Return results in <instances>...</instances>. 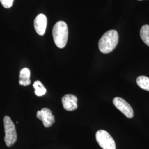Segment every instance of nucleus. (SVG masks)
Instances as JSON below:
<instances>
[{
    "instance_id": "nucleus-1",
    "label": "nucleus",
    "mask_w": 149,
    "mask_h": 149,
    "mask_svg": "<svg viewBox=\"0 0 149 149\" xmlns=\"http://www.w3.org/2000/svg\"><path fill=\"white\" fill-rule=\"evenodd\" d=\"M119 42V35L116 30H110L105 33L98 43V47L102 53L112 52L116 48Z\"/></svg>"
},
{
    "instance_id": "nucleus-2",
    "label": "nucleus",
    "mask_w": 149,
    "mask_h": 149,
    "mask_svg": "<svg viewBox=\"0 0 149 149\" xmlns=\"http://www.w3.org/2000/svg\"><path fill=\"white\" fill-rule=\"evenodd\" d=\"M69 31L67 24L64 21L58 22L53 29V37L55 45L60 49L64 48L68 42Z\"/></svg>"
},
{
    "instance_id": "nucleus-3",
    "label": "nucleus",
    "mask_w": 149,
    "mask_h": 149,
    "mask_svg": "<svg viewBox=\"0 0 149 149\" xmlns=\"http://www.w3.org/2000/svg\"><path fill=\"white\" fill-rule=\"evenodd\" d=\"M5 127V141L8 147H11L15 144L17 139L16 127L11 120V118L6 116L3 119Z\"/></svg>"
},
{
    "instance_id": "nucleus-4",
    "label": "nucleus",
    "mask_w": 149,
    "mask_h": 149,
    "mask_svg": "<svg viewBox=\"0 0 149 149\" xmlns=\"http://www.w3.org/2000/svg\"><path fill=\"white\" fill-rule=\"evenodd\" d=\"M96 141L103 149H116L115 141L106 130H99L96 134Z\"/></svg>"
},
{
    "instance_id": "nucleus-5",
    "label": "nucleus",
    "mask_w": 149,
    "mask_h": 149,
    "mask_svg": "<svg viewBox=\"0 0 149 149\" xmlns=\"http://www.w3.org/2000/svg\"><path fill=\"white\" fill-rule=\"evenodd\" d=\"M113 103L116 107L128 118L134 117V111L132 107L127 102L120 97H116Z\"/></svg>"
},
{
    "instance_id": "nucleus-6",
    "label": "nucleus",
    "mask_w": 149,
    "mask_h": 149,
    "mask_svg": "<svg viewBox=\"0 0 149 149\" xmlns=\"http://www.w3.org/2000/svg\"><path fill=\"white\" fill-rule=\"evenodd\" d=\"M37 117L42 121L43 125L45 128L52 127L55 121L52 111L47 108H44L40 111H38L37 113Z\"/></svg>"
},
{
    "instance_id": "nucleus-7",
    "label": "nucleus",
    "mask_w": 149,
    "mask_h": 149,
    "mask_svg": "<svg viewBox=\"0 0 149 149\" xmlns=\"http://www.w3.org/2000/svg\"><path fill=\"white\" fill-rule=\"evenodd\" d=\"M34 28L40 36H43L45 32L47 26V18L44 14L38 15L34 19Z\"/></svg>"
},
{
    "instance_id": "nucleus-8",
    "label": "nucleus",
    "mask_w": 149,
    "mask_h": 149,
    "mask_svg": "<svg viewBox=\"0 0 149 149\" xmlns=\"http://www.w3.org/2000/svg\"><path fill=\"white\" fill-rule=\"evenodd\" d=\"M62 103L65 110L73 111L77 108V98L74 95H66L62 98Z\"/></svg>"
},
{
    "instance_id": "nucleus-9",
    "label": "nucleus",
    "mask_w": 149,
    "mask_h": 149,
    "mask_svg": "<svg viewBox=\"0 0 149 149\" xmlns=\"http://www.w3.org/2000/svg\"><path fill=\"white\" fill-rule=\"evenodd\" d=\"M31 71L30 70L27 68H24L21 70L19 74V84L20 85L27 86L29 85L31 81L30 80Z\"/></svg>"
},
{
    "instance_id": "nucleus-10",
    "label": "nucleus",
    "mask_w": 149,
    "mask_h": 149,
    "mask_svg": "<svg viewBox=\"0 0 149 149\" xmlns=\"http://www.w3.org/2000/svg\"><path fill=\"white\" fill-rule=\"evenodd\" d=\"M33 86L35 89L34 93L36 96L40 97L44 96L46 93L47 90L45 87L43 85V84L39 80L35 81L33 85Z\"/></svg>"
},
{
    "instance_id": "nucleus-11",
    "label": "nucleus",
    "mask_w": 149,
    "mask_h": 149,
    "mask_svg": "<svg viewBox=\"0 0 149 149\" xmlns=\"http://www.w3.org/2000/svg\"><path fill=\"white\" fill-rule=\"evenodd\" d=\"M138 85L144 90L149 91V78L145 76H140L136 79Z\"/></svg>"
},
{
    "instance_id": "nucleus-12",
    "label": "nucleus",
    "mask_w": 149,
    "mask_h": 149,
    "mask_svg": "<svg viewBox=\"0 0 149 149\" xmlns=\"http://www.w3.org/2000/svg\"><path fill=\"white\" fill-rule=\"evenodd\" d=\"M140 37L144 43L149 47V26L144 25L141 27L140 32Z\"/></svg>"
},
{
    "instance_id": "nucleus-13",
    "label": "nucleus",
    "mask_w": 149,
    "mask_h": 149,
    "mask_svg": "<svg viewBox=\"0 0 149 149\" xmlns=\"http://www.w3.org/2000/svg\"><path fill=\"white\" fill-rule=\"evenodd\" d=\"M14 0H0V2L6 8H9L11 7L13 3Z\"/></svg>"
},
{
    "instance_id": "nucleus-14",
    "label": "nucleus",
    "mask_w": 149,
    "mask_h": 149,
    "mask_svg": "<svg viewBox=\"0 0 149 149\" xmlns=\"http://www.w3.org/2000/svg\"><path fill=\"white\" fill-rule=\"evenodd\" d=\"M139 1H141V0H139Z\"/></svg>"
}]
</instances>
